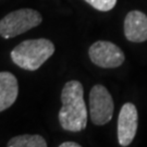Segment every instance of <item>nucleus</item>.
Masks as SVG:
<instances>
[{
	"label": "nucleus",
	"mask_w": 147,
	"mask_h": 147,
	"mask_svg": "<svg viewBox=\"0 0 147 147\" xmlns=\"http://www.w3.org/2000/svg\"><path fill=\"white\" fill-rule=\"evenodd\" d=\"M19 94L16 78L10 72H0V112L10 108Z\"/></svg>",
	"instance_id": "8"
},
{
	"label": "nucleus",
	"mask_w": 147,
	"mask_h": 147,
	"mask_svg": "<svg viewBox=\"0 0 147 147\" xmlns=\"http://www.w3.org/2000/svg\"><path fill=\"white\" fill-rule=\"evenodd\" d=\"M85 1L96 10L101 12L110 11L111 9H113V7L117 3V0H85Z\"/></svg>",
	"instance_id": "10"
},
{
	"label": "nucleus",
	"mask_w": 147,
	"mask_h": 147,
	"mask_svg": "<svg viewBox=\"0 0 147 147\" xmlns=\"http://www.w3.org/2000/svg\"><path fill=\"white\" fill-rule=\"evenodd\" d=\"M46 140L38 134H24L12 137L8 142V147H46Z\"/></svg>",
	"instance_id": "9"
},
{
	"label": "nucleus",
	"mask_w": 147,
	"mask_h": 147,
	"mask_svg": "<svg viewBox=\"0 0 147 147\" xmlns=\"http://www.w3.org/2000/svg\"><path fill=\"white\" fill-rule=\"evenodd\" d=\"M62 107L59 111V122L63 130L83 131L87 124V109L84 101L83 85L79 81L67 82L61 93Z\"/></svg>",
	"instance_id": "1"
},
{
	"label": "nucleus",
	"mask_w": 147,
	"mask_h": 147,
	"mask_svg": "<svg viewBox=\"0 0 147 147\" xmlns=\"http://www.w3.org/2000/svg\"><path fill=\"white\" fill-rule=\"evenodd\" d=\"M113 100L104 85L97 84L89 93V116L96 125H104L112 119Z\"/></svg>",
	"instance_id": "4"
},
{
	"label": "nucleus",
	"mask_w": 147,
	"mask_h": 147,
	"mask_svg": "<svg viewBox=\"0 0 147 147\" xmlns=\"http://www.w3.org/2000/svg\"><path fill=\"white\" fill-rule=\"evenodd\" d=\"M42 21L40 13L33 9H20L11 12L0 21V36L8 39L38 26Z\"/></svg>",
	"instance_id": "3"
},
{
	"label": "nucleus",
	"mask_w": 147,
	"mask_h": 147,
	"mask_svg": "<svg viewBox=\"0 0 147 147\" xmlns=\"http://www.w3.org/2000/svg\"><path fill=\"white\" fill-rule=\"evenodd\" d=\"M55 53V45L46 38L27 39L11 51V59L18 67L26 71H36Z\"/></svg>",
	"instance_id": "2"
},
{
	"label": "nucleus",
	"mask_w": 147,
	"mask_h": 147,
	"mask_svg": "<svg viewBox=\"0 0 147 147\" xmlns=\"http://www.w3.org/2000/svg\"><path fill=\"white\" fill-rule=\"evenodd\" d=\"M60 147H81V145L75 142H64L60 144Z\"/></svg>",
	"instance_id": "11"
},
{
	"label": "nucleus",
	"mask_w": 147,
	"mask_h": 147,
	"mask_svg": "<svg viewBox=\"0 0 147 147\" xmlns=\"http://www.w3.org/2000/svg\"><path fill=\"white\" fill-rule=\"evenodd\" d=\"M92 62L100 68H118L124 62V53L116 44L107 40L94 42L88 50Z\"/></svg>",
	"instance_id": "5"
},
{
	"label": "nucleus",
	"mask_w": 147,
	"mask_h": 147,
	"mask_svg": "<svg viewBox=\"0 0 147 147\" xmlns=\"http://www.w3.org/2000/svg\"><path fill=\"white\" fill-rule=\"evenodd\" d=\"M124 35L133 42L147 40V16L141 11L129 12L124 20Z\"/></svg>",
	"instance_id": "7"
},
{
	"label": "nucleus",
	"mask_w": 147,
	"mask_h": 147,
	"mask_svg": "<svg viewBox=\"0 0 147 147\" xmlns=\"http://www.w3.org/2000/svg\"><path fill=\"white\" fill-rule=\"evenodd\" d=\"M136 107L132 102H126L122 106L118 117V141L121 146H129L134 140L137 131Z\"/></svg>",
	"instance_id": "6"
}]
</instances>
